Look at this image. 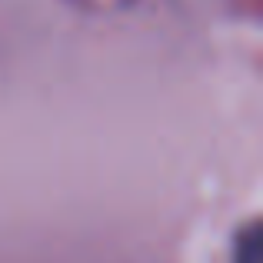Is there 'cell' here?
Returning a JSON list of instances; mask_svg holds the SVG:
<instances>
[{"instance_id": "6da1fadb", "label": "cell", "mask_w": 263, "mask_h": 263, "mask_svg": "<svg viewBox=\"0 0 263 263\" xmlns=\"http://www.w3.org/2000/svg\"><path fill=\"white\" fill-rule=\"evenodd\" d=\"M233 263H263V240H260L257 220H250V223L233 237Z\"/></svg>"}]
</instances>
